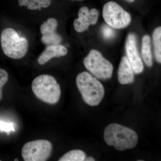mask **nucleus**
I'll use <instances>...</instances> for the list:
<instances>
[{
	"label": "nucleus",
	"instance_id": "obj_10",
	"mask_svg": "<svg viewBox=\"0 0 161 161\" xmlns=\"http://www.w3.org/2000/svg\"><path fill=\"white\" fill-rule=\"evenodd\" d=\"M67 53V49L62 45L59 44L49 45L45 48L38 58V63L43 65L47 63L53 58H60L65 56Z\"/></svg>",
	"mask_w": 161,
	"mask_h": 161
},
{
	"label": "nucleus",
	"instance_id": "obj_8",
	"mask_svg": "<svg viewBox=\"0 0 161 161\" xmlns=\"http://www.w3.org/2000/svg\"><path fill=\"white\" fill-rule=\"evenodd\" d=\"M127 59L134 73L140 74L144 70V65L139 54L136 38L134 34L128 35L125 45Z\"/></svg>",
	"mask_w": 161,
	"mask_h": 161
},
{
	"label": "nucleus",
	"instance_id": "obj_22",
	"mask_svg": "<svg viewBox=\"0 0 161 161\" xmlns=\"http://www.w3.org/2000/svg\"><path fill=\"white\" fill-rule=\"evenodd\" d=\"M128 2H130V3H132V2H134L135 0H126Z\"/></svg>",
	"mask_w": 161,
	"mask_h": 161
},
{
	"label": "nucleus",
	"instance_id": "obj_3",
	"mask_svg": "<svg viewBox=\"0 0 161 161\" xmlns=\"http://www.w3.org/2000/svg\"><path fill=\"white\" fill-rule=\"evenodd\" d=\"M32 90L35 95L46 103L54 104L59 101L61 95L60 85L51 75H40L32 83Z\"/></svg>",
	"mask_w": 161,
	"mask_h": 161
},
{
	"label": "nucleus",
	"instance_id": "obj_5",
	"mask_svg": "<svg viewBox=\"0 0 161 161\" xmlns=\"http://www.w3.org/2000/svg\"><path fill=\"white\" fill-rule=\"evenodd\" d=\"M83 63L87 69L97 78L108 79L112 77L113 65L96 50L90 52L84 59Z\"/></svg>",
	"mask_w": 161,
	"mask_h": 161
},
{
	"label": "nucleus",
	"instance_id": "obj_2",
	"mask_svg": "<svg viewBox=\"0 0 161 161\" xmlns=\"http://www.w3.org/2000/svg\"><path fill=\"white\" fill-rule=\"evenodd\" d=\"M76 84L84 100L92 106L98 105L104 96L103 86L97 78L83 72L76 78Z\"/></svg>",
	"mask_w": 161,
	"mask_h": 161
},
{
	"label": "nucleus",
	"instance_id": "obj_9",
	"mask_svg": "<svg viewBox=\"0 0 161 161\" xmlns=\"http://www.w3.org/2000/svg\"><path fill=\"white\" fill-rule=\"evenodd\" d=\"M99 12L93 8L89 11L87 7L84 6L79 9L78 18L74 21V28L78 32L86 30L91 25H95L98 21Z\"/></svg>",
	"mask_w": 161,
	"mask_h": 161
},
{
	"label": "nucleus",
	"instance_id": "obj_17",
	"mask_svg": "<svg viewBox=\"0 0 161 161\" xmlns=\"http://www.w3.org/2000/svg\"><path fill=\"white\" fill-rule=\"evenodd\" d=\"M42 43L46 45H57L59 44L62 41V38L58 33L54 32L45 34L43 35L41 38Z\"/></svg>",
	"mask_w": 161,
	"mask_h": 161
},
{
	"label": "nucleus",
	"instance_id": "obj_13",
	"mask_svg": "<svg viewBox=\"0 0 161 161\" xmlns=\"http://www.w3.org/2000/svg\"><path fill=\"white\" fill-rule=\"evenodd\" d=\"M52 0H19V6H26L30 10H41L49 7Z\"/></svg>",
	"mask_w": 161,
	"mask_h": 161
},
{
	"label": "nucleus",
	"instance_id": "obj_4",
	"mask_svg": "<svg viewBox=\"0 0 161 161\" xmlns=\"http://www.w3.org/2000/svg\"><path fill=\"white\" fill-rule=\"evenodd\" d=\"M1 42L4 54L12 59L23 58L28 50L27 40L20 36L17 32L12 28H6L2 31Z\"/></svg>",
	"mask_w": 161,
	"mask_h": 161
},
{
	"label": "nucleus",
	"instance_id": "obj_12",
	"mask_svg": "<svg viewBox=\"0 0 161 161\" xmlns=\"http://www.w3.org/2000/svg\"><path fill=\"white\" fill-rule=\"evenodd\" d=\"M142 57L147 66L153 65L152 55L151 50L150 38L148 35H145L142 38Z\"/></svg>",
	"mask_w": 161,
	"mask_h": 161
},
{
	"label": "nucleus",
	"instance_id": "obj_24",
	"mask_svg": "<svg viewBox=\"0 0 161 161\" xmlns=\"http://www.w3.org/2000/svg\"><path fill=\"white\" fill-rule=\"evenodd\" d=\"M1 161V160H0V161Z\"/></svg>",
	"mask_w": 161,
	"mask_h": 161
},
{
	"label": "nucleus",
	"instance_id": "obj_23",
	"mask_svg": "<svg viewBox=\"0 0 161 161\" xmlns=\"http://www.w3.org/2000/svg\"><path fill=\"white\" fill-rule=\"evenodd\" d=\"M14 161H19V160H18V159H17V158L15 159Z\"/></svg>",
	"mask_w": 161,
	"mask_h": 161
},
{
	"label": "nucleus",
	"instance_id": "obj_16",
	"mask_svg": "<svg viewBox=\"0 0 161 161\" xmlns=\"http://www.w3.org/2000/svg\"><path fill=\"white\" fill-rule=\"evenodd\" d=\"M58 26L57 20L54 18H50L43 22L40 26V31L42 35L56 32Z\"/></svg>",
	"mask_w": 161,
	"mask_h": 161
},
{
	"label": "nucleus",
	"instance_id": "obj_18",
	"mask_svg": "<svg viewBox=\"0 0 161 161\" xmlns=\"http://www.w3.org/2000/svg\"><path fill=\"white\" fill-rule=\"evenodd\" d=\"M9 79V75L5 69H0V100L3 97L2 89L3 86L6 84Z\"/></svg>",
	"mask_w": 161,
	"mask_h": 161
},
{
	"label": "nucleus",
	"instance_id": "obj_19",
	"mask_svg": "<svg viewBox=\"0 0 161 161\" xmlns=\"http://www.w3.org/2000/svg\"><path fill=\"white\" fill-rule=\"evenodd\" d=\"M103 35L104 38L107 40L112 39L115 36V33L112 27L108 25H104L102 28Z\"/></svg>",
	"mask_w": 161,
	"mask_h": 161
},
{
	"label": "nucleus",
	"instance_id": "obj_21",
	"mask_svg": "<svg viewBox=\"0 0 161 161\" xmlns=\"http://www.w3.org/2000/svg\"><path fill=\"white\" fill-rule=\"evenodd\" d=\"M95 159L94 158H93L92 157H89L86 160H85V161H95Z\"/></svg>",
	"mask_w": 161,
	"mask_h": 161
},
{
	"label": "nucleus",
	"instance_id": "obj_7",
	"mask_svg": "<svg viewBox=\"0 0 161 161\" xmlns=\"http://www.w3.org/2000/svg\"><path fill=\"white\" fill-rule=\"evenodd\" d=\"M52 145L49 141L38 140L26 143L22 150L25 161H45L51 154Z\"/></svg>",
	"mask_w": 161,
	"mask_h": 161
},
{
	"label": "nucleus",
	"instance_id": "obj_14",
	"mask_svg": "<svg viewBox=\"0 0 161 161\" xmlns=\"http://www.w3.org/2000/svg\"><path fill=\"white\" fill-rule=\"evenodd\" d=\"M154 53L157 60L159 63L161 62V27L156 28L153 34Z\"/></svg>",
	"mask_w": 161,
	"mask_h": 161
},
{
	"label": "nucleus",
	"instance_id": "obj_1",
	"mask_svg": "<svg viewBox=\"0 0 161 161\" xmlns=\"http://www.w3.org/2000/svg\"><path fill=\"white\" fill-rule=\"evenodd\" d=\"M104 139L108 146H113L119 151H124L136 146L138 136L130 128L118 124H112L106 127Z\"/></svg>",
	"mask_w": 161,
	"mask_h": 161
},
{
	"label": "nucleus",
	"instance_id": "obj_15",
	"mask_svg": "<svg viewBox=\"0 0 161 161\" xmlns=\"http://www.w3.org/2000/svg\"><path fill=\"white\" fill-rule=\"evenodd\" d=\"M86 155L84 151L80 150H71L60 158L59 161H85Z\"/></svg>",
	"mask_w": 161,
	"mask_h": 161
},
{
	"label": "nucleus",
	"instance_id": "obj_6",
	"mask_svg": "<svg viewBox=\"0 0 161 161\" xmlns=\"http://www.w3.org/2000/svg\"><path fill=\"white\" fill-rule=\"evenodd\" d=\"M103 16L108 25L115 29H121L131 23V15L118 4L113 1L105 4Z\"/></svg>",
	"mask_w": 161,
	"mask_h": 161
},
{
	"label": "nucleus",
	"instance_id": "obj_11",
	"mask_svg": "<svg viewBox=\"0 0 161 161\" xmlns=\"http://www.w3.org/2000/svg\"><path fill=\"white\" fill-rule=\"evenodd\" d=\"M118 78L119 82L122 85L131 83L134 81V71L126 57H123L121 60Z\"/></svg>",
	"mask_w": 161,
	"mask_h": 161
},
{
	"label": "nucleus",
	"instance_id": "obj_20",
	"mask_svg": "<svg viewBox=\"0 0 161 161\" xmlns=\"http://www.w3.org/2000/svg\"><path fill=\"white\" fill-rule=\"evenodd\" d=\"M0 131L7 132L15 131L14 126L12 123H6L0 121Z\"/></svg>",
	"mask_w": 161,
	"mask_h": 161
}]
</instances>
